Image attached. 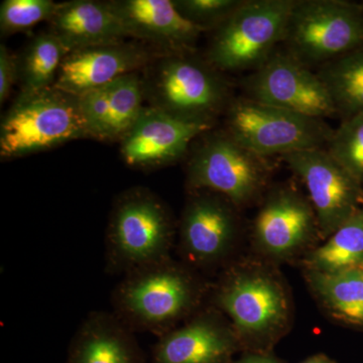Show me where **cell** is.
Returning a JSON list of instances; mask_svg holds the SVG:
<instances>
[{
	"instance_id": "ac0fdd59",
	"label": "cell",
	"mask_w": 363,
	"mask_h": 363,
	"mask_svg": "<svg viewBox=\"0 0 363 363\" xmlns=\"http://www.w3.org/2000/svg\"><path fill=\"white\" fill-rule=\"evenodd\" d=\"M316 224L314 210L301 196L291 190H281L260 209L255 233L267 252L285 255L300 247Z\"/></svg>"
},
{
	"instance_id": "9a60e30c",
	"label": "cell",
	"mask_w": 363,
	"mask_h": 363,
	"mask_svg": "<svg viewBox=\"0 0 363 363\" xmlns=\"http://www.w3.org/2000/svg\"><path fill=\"white\" fill-rule=\"evenodd\" d=\"M234 230L235 219L222 196L196 195L182 218V250L195 264L216 262L230 247Z\"/></svg>"
},
{
	"instance_id": "d4e9b609",
	"label": "cell",
	"mask_w": 363,
	"mask_h": 363,
	"mask_svg": "<svg viewBox=\"0 0 363 363\" xmlns=\"http://www.w3.org/2000/svg\"><path fill=\"white\" fill-rule=\"evenodd\" d=\"M348 172L363 181V112L343 119L325 147Z\"/></svg>"
},
{
	"instance_id": "277c9868",
	"label": "cell",
	"mask_w": 363,
	"mask_h": 363,
	"mask_svg": "<svg viewBox=\"0 0 363 363\" xmlns=\"http://www.w3.org/2000/svg\"><path fill=\"white\" fill-rule=\"evenodd\" d=\"M284 49L310 68L363 48V4L346 0H295Z\"/></svg>"
},
{
	"instance_id": "7c38bea8",
	"label": "cell",
	"mask_w": 363,
	"mask_h": 363,
	"mask_svg": "<svg viewBox=\"0 0 363 363\" xmlns=\"http://www.w3.org/2000/svg\"><path fill=\"white\" fill-rule=\"evenodd\" d=\"M149 54L123 42L95 45L69 52L62 62L54 87L80 96L147 63Z\"/></svg>"
},
{
	"instance_id": "44dd1931",
	"label": "cell",
	"mask_w": 363,
	"mask_h": 363,
	"mask_svg": "<svg viewBox=\"0 0 363 363\" xmlns=\"http://www.w3.org/2000/svg\"><path fill=\"white\" fill-rule=\"evenodd\" d=\"M317 74L342 121L363 112V48L325 64Z\"/></svg>"
},
{
	"instance_id": "3957f363",
	"label": "cell",
	"mask_w": 363,
	"mask_h": 363,
	"mask_svg": "<svg viewBox=\"0 0 363 363\" xmlns=\"http://www.w3.org/2000/svg\"><path fill=\"white\" fill-rule=\"evenodd\" d=\"M90 138L79 97L52 87L23 94L0 126V156L14 159Z\"/></svg>"
},
{
	"instance_id": "f1b7e54d",
	"label": "cell",
	"mask_w": 363,
	"mask_h": 363,
	"mask_svg": "<svg viewBox=\"0 0 363 363\" xmlns=\"http://www.w3.org/2000/svg\"><path fill=\"white\" fill-rule=\"evenodd\" d=\"M238 363H276L272 362V360L266 359V358H260V357H250L247 358V359L241 360V362Z\"/></svg>"
},
{
	"instance_id": "ffe728a7",
	"label": "cell",
	"mask_w": 363,
	"mask_h": 363,
	"mask_svg": "<svg viewBox=\"0 0 363 363\" xmlns=\"http://www.w3.org/2000/svg\"><path fill=\"white\" fill-rule=\"evenodd\" d=\"M231 351L226 329L213 317L196 318L162 335L155 363H223Z\"/></svg>"
},
{
	"instance_id": "5b68a950",
	"label": "cell",
	"mask_w": 363,
	"mask_h": 363,
	"mask_svg": "<svg viewBox=\"0 0 363 363\" xmlns=\"http://www.w3.org/2000/svg\"><path fill=\"white\" fill-rule=\"evenodd\" d=\"M226 109L227 135L267 159L325 149L334 133L324 119L303 116L247 96L231 100Z\"/></svg>"
},
{
	"instance_id": "6da1fadb",
	"label": "cell",
	"mask_w": 363,
	"mask_h": 363,
	"mask_svg": "<svg viewBox=\"0 0 363 363\" xmlns=\"http://www.w3.org/2000/svg\"><path fill=\"white\" fill-rule=\"evenodd\" d=\"M123 277L112 292V312L133 332L164 335L197 298L194 279L169 259Z\"/></svg>"
},
{
	"instance_id": "8992f818",
	"label": "cell",
	"mask_w": 363,
	"mask_h": 363,
	"mask_svg": "<svg viewBox=\"0 0 363 363\" xmlns=\"http://www.w3.org/2000/svg\"><path fill=\"white\" fill-rule=\"evenodd\" d=\"M295 0H245L218 28L207 62L220 72L259 68L283 44Z\"/></svg>"
},
{
	"instance_id": "ba28073f",
	"label": "cell",
	"mask_w": 363,
	"mask_h": 363,
	"mask_svg": "<svg viewBox=\"0 0 363 363\" xmlns=\"http://www.w3.org/2000/svg\"><path fill=\"white\" fill-rule=\"evenodd\" d=\"M269 159L250 152L227 133L207 136L188 164V182L197 191H211L235 206L252 201L272 171Z\"/></svg>"
},
{
	"instance_id": "f546056e",
	"label": "cell",
	"mask_w": 363,
	"mask_h": 363,
	"mask_svg": "<svg viewBox=\"0 0 363 363\" xmlns=\"http://www.w3.org/2000/svg\"><path fill=\"white\" fill-rule=\"evenodd\" d=\"M304 363H330L327 362V360L322 359V358H313V359L308 360Z\"/></svg>"
},
{
	"instance_id": "e0dca14e",
	"label": "cell",
	"mask_w": 363,
	"mask_h": 363,
	"mask_svg": "<svg viewBox=\"0 0 363 363\" xmlns=\"http://www.w3.org/2000/svg\"><path fill=\"white\" fill-rule=\"evenodd\" d=\"M130 37L190 50L205 30L184 18L169 0H121L109 2Z\"/></svg>"
},
{
	"instance_id": "7402d4cb",
	"label": "cell",
	"mask_w": 363,
	"mask_h": 363,
	"mask_svg": "<svg viewBox=\"0 0 363 363\" xmlns=\"http://www.w3.org/2000/svg\"><path fill=\"white\" fill-rule=\"evenodd\" d=\"M316 292L336 316L363 323V269L351 267L335 272H313Z\"/></svg>"
},
{
	"instance_id": "30bf717a",
	"label": "cell",
	"mask_w": 363,
	"mask_h": 363,
	"mask_svg": "<svg viewBox=\"0 0 363 363\" xmlns=\"http://www.w3.org/2000/svg\"><path fill=\"white\" fill-rule=\"evenodd\" d=\"M286 166L305 184L317 224L330 235L359 211L362 188L326 149H313L281 157Z\"/></svg>"
},
{
	"instance_id": "4fadbf2b",
	"label": "cell",
	"mask_w": 363,
	"mask_h": 363,
	"mask_svg": "<svg viewBox=\"0 0 363 363\" xmlns=\"http://www.w3.org/2000/svg\"><path fill=\"white\" fill-rule=\"evenodd\" d=\"M218 304L243 333H266L285 320L283 291L262 274H241L221 286Z\"/></svg>"
},
{
	"instance_id": "83f0119b",
	"label": "cell",
	"mask_w": 363,
	"mask_h": 363,
	"mask_svg": "<svg viewBox=\"0 0 363 363\" xmlns=\"http://www.w3.org/2000/svg\"><path fill=\"white\" fill-rule=\"evenodd\" d=\"M20 80V59L9 52L6 45H0V102L11 94V88Z\"/></svg>"
},
{
	"instance_id": "d6986e66",
	"label": "cell",
	"mask_w": 363,
	"mask_h": 363,
	"mask_svg": "<svg viewBox=\"0 0 363 363\" xmlns=\"http://www.w3.org/2000/svg\"><path fill=\"white\" fill-rule=\"evenodd\" d=\"M70 363H138L133 331L113 312H91L72 342Z\"/></svg>"
},
{
	"instance_id": "484cf974",
	"label": "cell",
	"mask_w": 363,
	"mask_h": 363,
	"mask_svg": "<svg viewBox=\"0 0 363 363\" xmlns=\"http://www.w3.org/2000/svg\"><path fill=\"white\" fill-rule=\"evenodd\" d=\"M58 4L52 0H6L0 6L2 33L23 32L40 21H50Z\"/></svg>"
},
{
	"instance_id": "7a4b0ae2",
	"label": "cell",
	"mask_w": 363,
	"mask_h": 363,
	"mask_svg": "<svg viewBox=\"0 0 363 363\" xmlns=\"http://www.w3.org/2000/svg\"><path fill=\"white\" fill-rule=\"evenodd\" d=\"M174 229L161 200L145 189L124 193L114 205L105 240L109 274H124L169 259Z\"/></svg>"
},
{
	"instance_id": "cb8c5ba5",
	"label": "cell",
	"mask_w": 363,
	"mask_h": 363,
	"mask_svg": "<svg viewBox=\"0 0 363 363\" xmlns=\"http://www.w3.org/2000/svg\"><path fill=\"white\" fill-rule=\"evenodd\" d=\"M309 264L319 272H335L363 264V209L313 252Z\"/></svg>"
},
{
	"instance_id": "2e32d148",
	"label": "cell",
	"mask_w": 363,
	"mask_h": 363,
	"mask_svg": "<svg viewBox=\"0 0 363 363\" xmlns=\"http://www.w3.org/2000/svg\"><path fill=\"white\" fill-rule=\"evenodd\" d=\"M49 21L50 33L68 52L123 42L130 37L109 2L73 0L58 4Z\"/></svg>"
},
{
	"instance_id": "5bb4252c",
	"label": "cell",
	"mask_w": 363,
	"mask_h": 363,
	"mask_svg": "<svg viewBox=\"0 0 363 363\" xmlns=\"http://www.w3.org/2000/svg\"><path fill=\"white\" fill-rule=\"evenodd\" d=\"M145 85L138 74L121 76L79 97L91 138L123 140L143 108Z\"/></svg>"
},
{
	"instance_id": "8fae6325",
	"label": "cell",
	"mask_w": 363,
	"mask_h": 363,
	"mask_svg": "<svg viewBox=\"0 0 363 363\" xmlns=\"http://www.w3.org/2000/svg\"><path fill=\"white\" fill-rule=\"evenodd\" d=\"M212 126L182 121L156 107H147L121 140V155L135 168L169 164L183 157L190 143Z\"/></svg>"
},
{
	"instance_id": "603a6c76",
	"label": "cell",
	"mask_w": 363,
	"mask_h": 363,
	"mask_svg": "<svg viewBox=\"0 0 363 363\" xmlns=\"http://www.w3.org/2000/svg\"><path fill=\"white\" fill-rule=\"evenodd\" d=\"M68 54L63 44L50 32L33 38L20 59L21 93L30 94L52 87Z\"/></svg>"
},
{
	"instance_id": "4316f807",
	"label": "cell",
	"mask_w": 363,
	"mask_h": 363,
	"mask_svg": "<svg viewBox=\"0 0 363 363\" xmlns=\"http://www.w3.org/2000/svg\"><path fill=\"white\" fill-rule=\"evenodd\" d=\"M245 0H174L182 16L203 30L218 28Z\"/></svg>"
},
{
	"instance_id": "9c48e42d",
	"label": "cell",
	"mask_w": 363,
	"mask_h": 363,
	"mask_svg": "<svg viewBox=\"0 0 363 363\" xmlns=\"http://www.w3.org/2000/svg\"><path fill=\"white\" fill-rule=\"evenodd\" d=\"M248 98L314 118L337 116L317 72L278 49L245 81Z\"/></svg>"
},
{
	"instance_id": "52a82bcc",
	"label": "cell",
	"mask_w": 363,
	"mask_h": 363,
	"mask_svg": "<svg viewBox=\"0 0 363 363\" xmlns=\"http://www.w3.org/2000/svg\"><path fill=\"white\" fill-rule=\"evenodd\" d=\"M145 85V83H143ZM152 107L190 123L213 124L231 99L221 72L192 56L175 52L157 64L145 94Z\"/></svg>"
}]
</instances>
